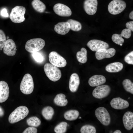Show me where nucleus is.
<instances>
[{
  "mask_svg": "<svg viewBox=\"0 0 133 133\" xmlns=\"http://www.w3.org/2000/svg\"><path fill=\"white\" fill-rule=\"evenodd\" d=\"M29 110L26 106H21L17 108L10 115L8 121L11 124L17 123L23 119L28 115Z\"/></svg>",
  "mask_w": 133,
  "mask_h": 133,
  "instance_id": "nucleus-1",
  "label": "nucleus"
},
{
  "mask_svg": "<svg viewBox=\"0 0 133 133\" xmlns=\"http://www.w3.org/2000/svg\"><path fill=\"white\" fill-rule=\"evenodd\" d=\"M44 69L46 75L52 81L56 82L61 77L62 74L60 70L57 67L51 63L45 64Z\"/></svg>",
  "mask_w": 133,
  "mask_h": 133,
  "instance_id": "nucleus-2",
  "label": "nucleus"
},
{
  "mask_svg": "<svg viewBox=\"0 0 133 133\" xmlns=\"http://www.w3.org/2000/svg\"><path fill=\"white\" fill-rule=\"evenodd\" d=\"M45 44L43 39L39 38L30 39L26 42L25 48L28 52L33 53L40 50L44 47Z\"/></svg>",
  "mask_w": 133,
  "mask_h": 133,
  "instance_id": "nucleus-3",
  "label": "nucleus"
},
{
  "mask_svg": "<svg viewBox=\"0 0 133 133\" xmlns=\"http://www.w3.org/2000/svg\"><path fill=\"white\" fill-rule=\"evenodd\" d=\"M34 87L33 77L29 74H26L23 76L20 83V89L23 94L28 95L33 92Z\"/></svg>",
  "mask_w": 133,
  "mask_h": 133,
  "instance_id": "nucleus-4",
  "label": "nucleus"
},
{
  "mask_svg": "<svg viewBox=\"0 0 133 133\" xmlns=\"http://www.w3.org/2000/svg\"><path fill=\"white\" fill-rule=\"evenodd\" d=\"M26 9L23 6H16L12 10L9 18L12 22L19 23L23 22L25 20L24 15Z\"/></svg>",
  "mask_w": 133,
  "mask_h": 133,
  "instance_id": "nucleus-5",
  "label": "nucleus"
},
{
  "mask_svg": "<svg viewBox=\"0 0 133 133\" xmlns=\"http://www.w3.org/2000/svg\"><path fill=\"white\" fill-rule=\"evenodd\" d=\"M126 3L123 0H113L109 4L108 10L111 14L116 15L123 12L126 8Z\"/></svg>",
  "mask_w": 133,
  "mask_h": 133,
  "instance_id": "nucleus-6",
  "label": "nucleus"
},
{
  "mask_svg": "<svg viewBox=\"0 0 133 133\" xmlns=\"http://www.w3.org/2000/svg\"><path fill=\"white\" fill-rule=\"evenodd\" d=\"M95 115L98 120L103 125H109L111 122L110 115L107 110L103 107H100L97 108Z\"/></svg>",
  "mask_w": 133,
  "mask_h": 133,
  "instance_id": "nucleus-7",
  "label": "nucleus"
},
{
  "mask_svg": "<svg viewBox=\"0 0 133 133\" xmlns=\"http://www.w3.org/2000/svg\"><path fill=\"white\" fill-rule=\"evenodd\" d=\"M49 61L51 64L57 67H64L67 64L66 59L55 51H52L49 55Z\"/></svg>",
  "mask_w": 133,
  "mask_h": 133,
  "instance_id": "nucleus-8",
  "label": "nucleus"
},
{
  "mask_svg": "<svg viewBox=\"0 0 133 133\" xmlns=\"http://www.w3.org/2000/svg\"><path fill=\"white\" fill-rule=\"evenodd\" d=\"M111 90L110 87L107 85H100L97 86L93 90L92 95L95 98L101 99L108 96Z\"/></svg>",
  "mask_w": 133,
  "mask_h": 133,
  "instance_id": "nucleus-9",
  "label": "nucleus"
},
{
  "mask_svg": "<svg viewBox=\"0 0 133 133\" xmlns=\"http://www.w3.org/2000/svg\"><path fill=\"white\" fill-rule=\"evenodd\" d=\"M53 9L56 14L61 17H68L70 16L72 13L69 7L61 3L55 4L53 6Z\"/></svg>",
  "mask_w": 133,
  "mask_h": 133,
  "instance_id": "nucleus-10",
  "label": "nucleus"
},
{
  "mask_svg": "<svg viewBox=\"0 0 133 133\" xmlns=\"http://www.w3.org/2000/svg\"><path fill=\"white\" fill-rule=\"evenodd\" d=\"M87 45L93 51H97L103 48L108 49L109 47L107 43L97 39H92L90 40L87 43Z\"/></svg>",
  "mask_w": 133,
  "mask_h": 133,
  "instance_id": "nucleus-11",
  "label": "nucleus"
},
{
  "mask_svg": "<svg viewBox=\"0 0 133 133\" xmlns=\"http://www.w3.org/2000/svg\"><path fill=\"white\" fill-rule=\"evenodd\" d=\"M116 53L115 49L112 48L106 49L103 48L96 51L95 56L98 60H100L105 58H109L113 56Z\"/></svg>",
  "mask_w": 133,
  "mask_h": 133,
  "instance_id": "nucleus-12",
  "label": "nucleus"
},
{
  "mask_svg": "<svg viewBox=\"0 0 133 133\" xmlns=\"http://www.w3.org/2000/svg\"><path fill=\"white\" fill-rule=\"evenodd\" d=\"M98 5L97 0H85L83 3V7L87 14L93 15L97 12Z\"/></svg>",
  "mask_w": 133,
  "mask_h": 133,
  "instance_id": "nucleus-13",
  "label": "nucleus"
},
{
  "mask_svg": "<svg viewBox=\"0 0 133 133\" xmlns=\"http://www.w3.org/2000/svg\"><path fill=\"white\" fill-rule=\"evenodd\" d=\"M110 104L113 108L117 110L126 108L129 106V103L127 101L120 97L113 99L110 101Z\"/></svg>",
  "mask_w": 133,
  "mask_h": 133,
  "instance_id": "nucleus-14",
  "label": "nucleus"
},
{
  "mask_svg": "<svg viewBox=\"0 0 133 133\" xmlns=\"http://www.w3.org/2000/svg\"><path fill=\"white\" fill-rule=\"evenodd\" d=\"M16 46L14 41L12 39L7 40L3 47L4 53L9 56H13L15 55L17 50Z\"/></svg>",
  "mask_w": 133,
  "mask_h": 133,
  "instance_id": "nucleus-15",
  "label": "nucleus"
},
{
  "mask_svg": "<svg viewBox=\"0 0 133 133\" xmlns=\"http://www.w3.org/2000/svg\"><path fill=\"white\" fill-rule=\"evenodd\" d=\"M9 93L7 83L4 81H0V103L5 101L8 98Z\"/></svg>",
  "mask_w": 133,
  "mask_h": 133,
  "instance_id": "nucleus-16",
  "label": "nucleus"
},
{
  "mask_svg": "<svg viewBox=\"0 0 133 133\" xmlns=\"http://www.w3.org/2000/svg\"><path fill=\"white\" fill-rule=\"evenodd\" d=\"M80 84V79L78 75L74 73L71 75L69 83V87L71 92H76Z\"/></svg>",
  "mask_w": 133,
  "mask_h": 133,
  "instance_id": "nucleus-17",
  "label": "nucleus"
},
{
  "mask_svg": "<svg viewBox=\"0 0 133 133\" xmlns=\"http://www.w3.org/2000/svg\"><path fill=\"white\" fill-rule=\"evenodd\" d=\"M54 29L55 31L58 34L64 35L70 31V25L67 22H59L55 25Z\"/></svg>",
  "mask_w": 133,
  "mask_h": 133,
  "instance_id": "nucleus-18",
  "label": "nucleus"
},
{
  "mask_svg": "<svg viewBox=\"0 0 133 133\" xmlns=\"http://www.w3.org/2000/svg\"><path fill=\"white\" fill-rule=\"evenodd\" d=\"M105 77L101 75H95L89 79L88 83L92 87L97 86L104 84L106 82Z\"/></svg>",
  "mask_w": 133,
  "mask_h": 133,
  "instance_id": "nucleus-19",
  "label": "nucleus"
},
{
  "mask_svg": "<svg viewBox=\"0 0 133 133\" xmlns=\"http://www.w3.org/2000/svg\"><path fill=\"white\" fill-rule=\"evenodd\" d=\"M123 122L125 128L127 130H131L133 127V113L128 111L124 115Z\"/></svg>",
  "mask_w": 133,
  "mask_h": 133,
  "instance_id": "nucleus-20",
  "label": "nucleus"
},
{
  "mask_svg": "<svg viewBox=\"0 0 133 133\" xmlns=\"http://www.w3.org/2000/svg\"><path fill=\"white\" fill-rule=\"evenodd\" d=\"M123 64L120 62H115L108 65L105 67V70L108 72L111 73L117 72L123 69Z\"/></svg>",
  "mask_w": 133,
  "mask_h": 133,
  "instance_id": "nucleus-21",
  "label": "nucleus"
},
{
  "mask_svg": "<svg viewBox=\"0 0 133 133\" xmlns=\"http://www.w3.org/2000/svg\"><path fill=\"white\" fill-rule=\"evenodd\" d=\"M66 97L65 95L64 94L60 93L57 94L54 99V102L58 106H65L68 102L67 100L65 98Z\"/></svg>",
  "mask_w": 133,
  "mask_h": 133,
  "instance_id": "nucleus-22",
  "label": "nucleus"
},
{
  "mask_svg": "<svg viewBox=\"0 0 133 133\" xmlns=\"http://www.w3.org/2000/svg\"><path fill=\"white\" fill-rule=\"evenodd\" d=\"M31 4L34 9L39 13H43L46 9L45 5L40 0H33Z\"/></svg>",
  "mask_w": 133,
  "mask_h": 133,
  "instance_id": "nucleus-23",
  "label": "nucleus"
},
{
  "mask_svg": "<svg viewBox=\"0 0 133 133\" xmlns=\"http://www.w3.org/2000/svg\"><path fill=\"white\" fill-rule=\"evenodd\" d=\"M41 113L43 116L46 120H49L52 119L54 112L52 107L48 106L43 108Z\"/></svg>",
  "mask_w": 133,
  "mask_h": 133,
  "instance_id": "nucleus-24",
  "label": "nucleus"
},
{
  "mask_svg": "<svg viewBox=\"0 0 133 133\" xmlns=\"http://www.w3.org/2000/svg\"><path fill=\"white\" fill-rule=\"evenodd\" d=\"M79 115V111L76 110H71L66 112L64 115V118L69 121L74 120L76 119Z\"/></svg>",
  "mask_w": 133,
  "mask_h": 133,
  "instance_id": "nucleus-25",
  "label": "nucleus"
},
{
  "mask_svg": "<svg viewBox=\"0 0 133 133\" xmlns=\"http://www.w3.org/2000/svg\"><path fill=\"white\" fill-rule=\"evenodd\" d=\"M87 51L86 49L82 48L81 51L77 52L76 56L78 61L79 62L84 64L86 63L87 61Z\"/></svg>",
  "mask_w": 133,
  "mask_h": 133,
  "instance_id": "nucleus-26",
  "label": "nucleus"
},
{
  "mask_svg": "<svg viewBox=\"0 0 133 133\" xmlns=\"http://www.w3.org/2000/svg\"><path fill=\"white\" fill-rule=\"evenodd\" d=\"M66 22L69 24L70 29L73 31L78 32L82 29V25L81 23L77 20L70 19L68 20Z\"/></svg>",
  "mask_w": 133,
  "mask_h": 133,
  "instance_id": "nucleus-27",
  "label": "nucleus"
},
{
  "mask_svg": "<svg viewBox=\"0 0 133 133\" xmlns=\"http://www.w3.org/2000/svg\"><path fill=\"white\" fill-rule=\"evenodd\" d=\"M41 123L39 119L36 116L30 117L26 120L27 124L30 127H37L40 125Z\"/></svg>",
  "mask_w": 133,
  "mask_h": 133,
  "instance_id": "nucleus-28",
  "label": "nucleus"
},
{
  "mask_svg": "<svg viewBox=\"0 0 133 133\" xmlns=\"http://www.w3.org/2000/svg\"><path fill=\"white\" fill-rule=\"evenodd\" d=\"M67 123L65 122H62L57 124L54 128V131L56 133H64L67 130Z\"/></svg>",
  "mask_w": 133,
  "mask_h": 133,
  "instance_id": "nucleus-29",
  "label": "nucleus"
},
{
  "mask_svg": "<svg viewBox=\"0 0 133 133\" xmlns=\"http://www.w3.org/2000/svg\"><path fill=\"white\" fill-rule=\"evenodd\" d=\"M122 84L124 89L126 91L133 94V83L130 80L125 79L123 81Z\"/></svg>",
  "mask_w": 133,
  "mask_h": 133,
  "instance_id": "nucleus-30",
  "label": "nucleus"
},
{
  "mask_svg": "<svg viewBox=\"0 0 133 133\" xmlns=\"http://www.w3.org/2000/svg\"><path fill=\"white\" fill-rule=\"evenodd\" d=\"M81 133H96V129L95 127L90 125H85L82 126L80 129Z\"/></svg>",
  "mask_w": 133,
  "mask_h": 133,
  "instance_id": "nucleus-31",
  "label": "nucleus"
},
{
  "mask_svg": "<svg viewBox=\"0 0 133 133\" xmlns=\"http://www.w3.org/2000/svg\"><path fill=\"white\" fill-rule=\"evenodd\" d=\"M112 39L114 42L119 45L122 44L124 42V40L120 34L116 33L113 34L112 36Z\"/></svg>",
  "mask_w": 133,
  "mask_h": 133,
  "instance_id": "nucleus-32",
  "label": "nucleus"
},
{
  "mask_svg": "<svg viewBox=\"0 0 133 133\" xmlns=\"http://www.w3.org/2000/svg\"><path fill=\"white\" fill-rule=\"evenodd\" d=\"M6 40L5 33L2 30L0 29V48H3Z\"/></svg>",
  "mask_w": 133,
  "mask_h": 133,
  "instance_id": "nucleus-33",
  "label": "nucleus"
},
{
  "mask_svg": "<svg viewBox=\"0 0 133 133\" xmlns=\"http://www.w3.org/2000/svg\"><path fill=\"white\" fill-rule=\"evenodd\" d=\"M125 62L129 64H133V51H132L127 55L124 58Z\"/></svg>",
  "mask_w": 133,
  "mask_h": 133,
  "instance_id": "nucleus-34",
  "label": "nucleus"
},
{
  "mask_svg": "<svg viewBox=\"0 0 133 133\" xmlns=\"http://www.w3.org/2000/svg\"><path fill=\"white\" fill-rule=\"evenodd\" d=\"M32 53V56L36 62H41L43 61V57L40 53L37 51Z\"/></svg>",
  "mask_w": 133,
  "mask_h": 133,
  "instance_id": "nucleus-35",
  "label": "nucleus"
},
{
  "mask_svg": "<svg viewBox=\"0 0 133 133\" xmlns=\"http://www.w3.org/2000/svg\"><path fill=\"white\" fill-rule=\"evenodd\" d=\"M120 34L122 37H123L126 38H129L131 35V31L128 29H125L122 31Z\"/></svg>",
  "mask_w": 133,
  "mask_h": 133,
  "instance_id": "nucleus-36",
  "label": "nucleus"
},
{
  "mask_svg": "<svg viewBox=\"0 0 133 133\" xmlns=\"http://www.w3.org/2000/svg\"><path fill=\"white\" fill-rule=\"evenodd\" d=\"M37 130L35 127H30L26 128L22 132L23 133H36Z\"/></svg>",
  "mask_w": 133,
  "mask_h": 133,
  "instance_id": "nucleus-37",
  "label": "nucleus"
},
{
  "mask_svg": "<svg viewBox=\"0 0 133 133\" xmlns=\"http://www.w3.org/2000/svg\"><path fill=\"white\" fill-rule=\"evenodd\" d=\"M133 21H132L128 22L126 24V26L127 28L133 31Z\"/></svg>",
  "mask_w": 133,
  "mask_h": 133,
  "instance_id": "nucleus-38",
  "label": "nucleus"
},
{
  "mask_svg": "<svg viewBox=\"0 0 133 133\" xmlns=\"http://www.w3.org/2000/svg\"><path fill=\"white\" fill-rule=\"evenodd\" d=\"M1 15L5 17H8V14L7 9L6 8L2 9L0 12Z\"/></svg>",
  "mask_w": 133,
  "mask_h": 133,
  "instance_id": "nucleus-39",
  "label": "nucleus"
},
{
  "mask_svg": "<svg viewBox=\"0 0 133 133\" xmlns=\"http://www.w3.org/2000/svg\"><path fill=\"white\" fill-rule=\"evenodd\" d=\"M4 112L3 109L0 106V117L3 116L4 115Z\"/></svg>",
  "mask_w": 133,
  "mask_h": 133,
  "instance_id": "nucleus-40",
  "label": "nucleus"
},
{
  "mask_svg": "<svg viewBox=\"0 0 133 133\" xmlns=\"http://www.w3.org/2000/svg\"><path fill=\"white\" fill-rule=\"evenodd\" d=\"M133 11H132L130 13L129 15V17L130 19L132 20L133 19Z\"/></svg>",
  "mask_w": 133,
  "mask_h": 133,
  "instance_id": "nucleus-41",
  "label": "nucleus"
},
{
  "mask_svg": "<svg viewBox=\"0 0 133 133\" xmlns=\"http://www.w3.org/2000/svg\"><path fill=\"white\" fill-rule=\"evenodd\" d=\"M122 132L121 131L119 130H117L113 132V133H121Z\"/></svg>",
  "mask_w": 133,
  "mask_h": 133,
  "instance_id": "nucleus-42",
  "label": "nucleus"
},
{
  "mask_svg": "<svg viewBox=\"0 0 133 133\" xmlns=\"http://www.w3.org/2000/svg\"><path fill=\"white\" fill-rule=\"evenodd\" d=\"M79 119H81V117L80 116L79 117Z\"/></svg>",
  "mask_w": 133,
  "mask_h": 133,
  "instance_id": "nucleus-43",
  "label": "nucleus"
},
{
  "mask_svg": "<svg viewBox=\"0 0 133 133\" xmlns=\"http://www.w3.org/2000/svg\"><path fill=\"white\" fill-rule=\"evenodd\" d=\"M9 38V37L8 36H7V39H8Z\"/></svg>",
  "mask_w": 133,
  "mask_h": 133,
  "instance_id": "nucleus-44",
  "label": "nucleus"
},
{
  "mask_svg": "<svg viewBox=\"0 0 133 133\" xmlns=\"http://www.w3.org/2000/svg\"><path fill=\"white\" fill-rule=\"evenodd\" d=\"M119 45L120 46H122V44H120Z\"/></svg>",
  "mask_w": 133,
  "mask_h": 133,
  "instance_id": "nucleus-45",
  "label": "nucleus"
},
{
  "mask_svg": "<svg viewBox=\"0 0 133 133\" xmlns=\"http://www.w3.org/2000/svg\"><path fill=\"white\" fill-rule=\"evenodd\" d=\"M128 99H130V97H129V98Z\"/></svg>",
  "mask_w": 133,
  "mask_h": 133,
  "instance_id": "nucleus-46",
  "label": "nucleus"
}]
</instances>
